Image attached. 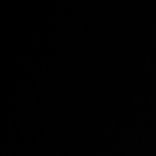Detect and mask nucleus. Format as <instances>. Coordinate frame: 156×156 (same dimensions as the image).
<instances>
[]
</instances>
